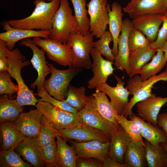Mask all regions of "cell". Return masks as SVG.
<instances>
[{
    "instance_id": "2e32d148",
    "label": "cell",
    "mask_w": 167,
    "mask_h": 167,
    "mask_svg": "<svg viewBox=\"0 0 167 167\" xmlns=\"http://www.w3.org/2000/svg\"><path fill=\"white\" fill-rule=\"evenodd\" d=\"M117 83L115 87H111L106 82L100 85L96 90L104 92L109 97L110 102L119 115H122L125 108L128 104L130 92L124 87L125 82L117 75H115Z\"/></svg>"
},
{
    "instance_id": "4316f807",
    "label": "cell",
    "mask_w": 167,
    "mask_h": 167,
    "mask_svg": "<svg viewBox=\"0 0 167 167\" xmlns=\"http://www.w3.org/2000/svg\"><path fill=\"white\" fill-rule=\"evenodd\" d=\"M126 167H144L147 166L145 146L131 139L124 158Z\"/></svg>"
},
{
    "instance_id": "3957f363",
    "label": "cell",
    "mask_w": 167,
    "mask_h": 167,
    "mask_svg": "<svg viewBox=\"0 0 167 167\" xmlns=\"http://www.w3.org/2000/svg\"><path fill=\"white\" fill-rule=\"evenodd\" d=\"M167 81V71L165 70L158 75L152 76L144 81L142 80L140 76L136 75L131 77L127 81L126 87L133 97L125 108L122 115L126 118H131L134 114L132 112L133 108L138 103L151 96L152 90L156 82Z\"/></svg>"
},
{
    "instance_id": "52a82bcc",
    "label": "cell",
    "mask_w": 167,
    "mask_h": 167,
    "mask_svg": "<svg viewBox=\"0 0 167 167\" xmlns=\"http://www.w3.org/2000/svg\"><path fill=\"white\" fill-rule=\"evenodd\" d=\"M36 107L58 130L71 128L83 124L78 114L66 111L49 103L38 100Z\"/></svg>"
},
{
    "instance_id": "d4e9b609",
    "label": "cell",
    "mask_w": 167,
    "mask_h": 167,
    "mask_svg": "<svg viewBox=\"0 0 167 167\" xmlns=\"http://www.w3.org/2000/svg\"><path fill=\"white\" fill-rule=\"evenodd\" d=\"M107 6L109 16V31L111 33L113 39L112 52L115 57L118 52V43L120 33L122 30L124 14L122 12L121 6L117 2L112 3L111 10L109 4L107 3Z\"/></svg>"
},
{
    "instance_id": "484cf974",
    "label": "cell",
    "mask_w": 167,
    "mask_h": 167,
    "mask_svg": "<svg viewBox=\"0 0 167 167\" xmlns=\"http://www.w3.org/2000/svg\"><path fill=\"white\" fill-rule=\"evenodd\" d=\"M0 131L2 138V150L15 148L27 137L20 131L14 122H1Z\"/></svg>"
},
{
    "instance_id": "ee69618b",
    "label": "cell",
    "mask_w": 167,
    "mask_h": 167,
    "mask_svg": "<svg viewBox=\"0 0 167 167\" xmlns=\"http://www.w3.org/2000/svg\"><path fill=\"white\" fill-rule=\"evenodd\" d=\"M167 40V14L164 15L162 26L158 32L156 41L150 45L151 47L156 50L162 49Z\"/></svg>"
},
{
    "instance_id": "4fadbf2b",
    "label": "cell",
    "mask_w": 167,
    "mask_h": 167,
    "mask_svg": "<svg viewBox=\"0 0 167 167\" xmlns=\"http://www.w3.org/2000/svg\"><path fill=\"white\" fill-rule=\"evenodd\" d=\"M90 55L93 61L91 66L93 76L88 81V87L92 89L106 82L109 76L113 74L114 69L112 66L113 62L103 58L94 48L91 49Z\"/></svg>"
},
{
    "instance_id": "d590c367",
    "label": "cell",
    "mask_w": 167,
    "mask_h": 167,
    "mask_svg": "<svg viewBox=\"0 0 167 167\" xmlns=\"http://www.w3.org/2000/svg\"><path fill=\"white\" fill-rule=\"evenodd\" d=\"M58 136H61L59 130L54 127L43 115L40 132L37 138L39 147L49 144Z\"/></svg>"
},
{
    "instance_id": "83f0119b",
    "label": "cell",
    "mask_w": 167,
    "mask_h": 167,
    "mask_svg": "<svg viewBox=\"0 0 167 167\" xmlns=\"http://www.w3.org/2000/svg\"><path fill=\"white\" fill-rule=\"evenodd\" d=\"M58 167H76L78 156L73 148L61 136L56 137Z\"/></svg>"
},
{
    "instance_id": "8d00e7d4",
    "label": "cell",
    "mask_w": 167,
    "mask_h": 167,
    "mask_svg": "<svg viewBox=\"0 0 167 167\" xmlns=\"http://www.w3.org/2000/svg\"><path fill=\"white\" fill-rule=\"evenodd\" d=\"M11 148L0 152V167H31L32 165L24 161L20 156Z\"/></svg>"
},
{
    "instance_id": "5bb4252c",
    "label": "cell",
    "mask_w": 167,
    "mask_h": 167,
    "mask_svg": "<svg viewBox=\"0 0 167 167\" xmlns=\"http://www.w3.org/2000/svg\"><path fill=\"white\" fill-rule=\"evenodd\" d=\"M61 136L66 141L86 142L93 140L103 143L110 141V138L101 131L83 124L74 127L59 130Z\"/></svg>"
},
{
    "instance_id": "ba28073f",
    "label": "cell",
    "mask_w": 167,
    "mask_h": 167,
    "mask_svg": "<svg viewBox=\"0 0 167 167\" xmlns=\"http://www.w3.org/2000/svg\"><path fill=\"white\" fill-rule=\"evenodd\" d=\"M78 115L83 124L101 131L110 138L111 133L120 126L109 122L102 116L92 95L87 96L86 104L79 111Z\"/></svg>"
},
{
    "instance_id": "9c48e42d",
    "label": "cell",
    "mask_w": 167,
    "mask_h": 167,
    "mask_svg": "<svg viewBox=\"0 0 167 167\" xmlns=\"http://www.w3.org/2000/svg\"><path fill=\"white\" fill-rule=\"evenodd\" d=\"M33 41L45 51L49 59L61 65L72 66V49L66 43H61L49 37L42 39L35 37Z\"/></svg>"
},
{
    "instance_id": "bcb514c9",
    "label": "cell",
    "mask_w": 167,
    "mask_h": 167,
    "mask_svg": "<svg viewBox=\"0 0 167 167\" xmlns=\"http://www.w3.org/2000/svg\"><path fill=\"white\" fill-rule=\"evenodd\" d=\"M157 122L158 126L162 129L167 136V112L159 114Z\"/></svg>"
},
{
    "instance_id": "6da1fadb",
    "label": "cell",
    "mask_w": 167,
    "mask_h": 167,
    "mask_svg": "<svg viewBox=\"0 0 167 167\" xmlns=\"http://www.w3.org/2000/svg\"><path fill=\"white\" fill-rule=\"evenodd\" d=\"M33 3L35 7L31 15L21 19L10 20L8 23L15 28L50 31L52 19L59 7L60 0L48 2L43 0H35Z\"/></svg>"
},
{
    "instance_id": "7dc6e473",
    "label": "cell",
    "mask_w": 167,
    "mask_h": 167,
    "mask_svg": "<svg viewBox=\"0 0 167 167\" xmlns=\"http://www.w3.org/2000/svg\"><path fill=\"white\" fill-rule=\"evenodd\" d=\"M102 162L103 167H126L124 164L118 162L109 155L105 158Z\"/></svg>"
},
{
    "instance_id": "b9f144b4",
    "label": "cell",
    "mask_w": 167,
    "mask_h": 167,
    "mask_svg": "<svg viewBox=\"0 0 167 167\" xmlns=\"http://www.w3.org/2000/svg\"><path fill=\"white\" fill-rule=\"evenodd\" d=\"M36 95L41 97L39 100L48 102L54 106L57 107L72 113L78 114V110L64 101L59 100L50 95L43 87Z\"/></svg>"
},
{
    "instance_id": "60d3db41",
    "label": "cell",
    "mask_w": 167,
    "mask_h": 167,
    "mask_svg": "<svg viewBox=\"0 0 167 167\" xmlns=\"http://www.w3.org/2000/svg\"><path fill=\"white\" fill-rule=\"evenodd\" d=\"M128 43L130 53L149 45L150 43L141 32L133 27L128 34Z\"/></svg>"
},
{
    "instance_id": "816d5d0a",
    "label": "cell",
    "mask_w": 167,
    "mask_h": 167,
    "mask_svg": "<svg viewBox=\"0 0 167 167\" xmlns=\"http://www.w3.org/2000/svg\"><path fill=\"white\" fill-rule=\"evenodd\" d=\"M161 143L167 155V143Z\"/></svg>"
},
{
    "instance_id": "ffe728a7",
    "label": "cell",
    "mask_w": 167,
    "mask_h": 167,
    "mask_svg": "<svg viewBox=\"0 0 167 167\" xmlns=\"http://www.w3.org/2000/svg\"><path fill=\"white\" fill-rule=\"evenodd\" d=\"M164 15L159 14H148L138 17L131 21L132 26L141 32L150 43H152L157 38Z\"/></svg>"
},
{
    "instance_id": "7c38bea8",
    "label": "cell",
    "mask_w": 167,
    "mask_h": 167,
    "mask_svg": "<svg viewBox=\"0 0 167 167\" xmlns=\"http://www.w3.org/2000/svg\"><path fill=\"white\" fill-rule=\"evenodd\" d=\"M132 19L148 14H167V0H130L123 8Z\"/></svg>"
},
{
    "instance_id": "44dd1931",
    "label": "cell",
    "mask_w": 167,
    "mask_h": 167,
    "mask_svg": "<svg viewBox=\"0 0 167 167\" xmlns=\"http://www.w3.org/2000/svg\"><path fill=\"white\" fill-rule=\"evenodd\" d=\"M132 27L131 21L130 19L126 18L123 20L121 34L119 36L118 43V52L113 62L117 69L122 71L125 70L126 73L129 67L130 54L128 35Z\"/></svg>"
},
{
    "instance_id": "c3c4849f",
    "label": "cell",
    "mask_w": 167,
    "mask_h": 167,
    "mask_svg": "<svg viewBox=\"0 0 167 167\" xmlns=\"http://www.w3.org/2000/svg\"><path fill=\"white\" fill-rule=\"evenodd\" d=\"M10 51L6 43L0 39V58H7Z\"/></svg>"
},
{
    "instance_id": "f6af8a7d",
    "label": "cell",
    "mask_w": 167,
    "mask_h": 167,
    "mask_svg": "<svg viewBox=\"0 0 167 167\" xmlns=\"http://www.w3.org/2000/svg\"><path fill=\"white\" fill-rule=\"evenodd\" d=\"M76 167H102L103 162L94 158H82L78 157L76 162Z\"/></svg>"
},
{
    "instance_id": "7bdbcfd3",
    "label": "cell",
    "mask_w": 167,
    "mask_h": 167,
    "mask_svg": "<svg viewBox=\"0 0 167 167\" xmlns=\"http://www.w3.org/2000/svg\"><path fill=\"white\" fill-rule=\"evenodd\" d=\"M7 71L0 72V94L8 95L10 97L17 93L19 90L18 85L11 81Z\"/></svg>"
},
{
    "instance_id": "f1b7e54d",
    "label": "cell",
    "mask_w": 167,
    "mask_h": 167,
    "mask_svg": "<svg viewBox=\"0 0 167 167\" xmlns=\"http://www.w3.org/2000/svg\"><path fill=\"white\" fill-rule=\"evenodd\" d=\"M131 119L129 120L124 116L118 114L117 121L132 139L140 142L145 146L141 135L143 127V120L135 114Z\"/></svg>"
},
{
    "instance_id": "7a4b0ae2",
    "label": "cell",
    "mask_w": 167,
    "mask_h": 167,
    "mask_svg": "<svg viewBox=\"0 0 167 167\" xmlns=\"http://www.w3.org/2000/svg\"><path fill=\"white\" fill-rule=\"evenodd\" d=\"M26 58L19 49L16 48L11 51L7 58V71L10 76L16 80L19 87L16 101L21 106L32 105L36 106L38 101L33 92L24 83L21 70L25 66L30 64V61H25Z\"/></svg>"
},
{
    "instance_id": "8992f818",
    "label": "cell",
    "mask_w": 167,
    "mask_h": 167,
    "mask_svg": "<svg viewBox=\"0 0 167 167\" xmlns=\"http://www.w3.org/2000/svg\"><path fill=\"white\" fill-rule=\"evenodd\" d=\"M93 37L89 31L84 35L75 32L69 35L66 43L72 49V67L86 69L92 68L90 55L91 49L94 47Z\"/></svg>"
},
{
    "instance_id": "5b68a950",
    "label": "cell",
    "mask_w": 167,
    "mask_h": 167,
    "mask_svg": "<svg viewBox=\"0 0 167 167\" xmlns=\"http://www.w3.org/2000/svg\"><path fill=\"white\" fill-rule=\"evenodd\" d=\"M51 71L49 78L45 80L43 88L49 94L56 99L64 101L66 97L69 84L81 71V68L69 67L64 70H59L50 63H48Z\"/></svg>"
},
{
    "instance_id": "cb8c5ba5",
    "label": "cell",
    "mask_w": 167,
    "mask_h": 167,
    "mask_svg": "<svg viewBox=\"0 0 167 167\" xmlns=\"http://www.w3.org/2000/svg\"><path fill=\"white\" fill-rule=\"evenodd\" d=\"M39 148L36 138L27 137L15 148V150L34 166L44 167Z\"/></svg>"
},
{
    "instance_id": "d6986e66",
    "label": "cell",
    "mask_w": 167,
    "mask_h": 167,
    "mask_svg": "<svg viewBox=\"0 0 167 167\" xmlns=\"http://www.w3.org/2000/svg\"><path fill=\"white\" fill-rule=\"evenodd\" d=\"M167 103V96L152 95L136 104L137 115L146 122L158 126L157 119L161 107Z\"/></svg>"
},
{
    "instance_id": "8fae6325",
    "label": "cell",
    "mask_w": 167,
    "mask_h": 167,
    "mask_svg": "<svg viewBox=\"0 0 167 167\" xmlns=\"http://www.w3.org/2000/svg\"><path fill=\"white\" fill-rule=\"evenodd\" d=\"M20 44L29 47L32 50L33 55L30 61L37 71L38 75L30 86L32 89L36 87L38 92L43 87L46 77L51 73L50 68L46 61L45 52L42 48L39 49L30 38L22 40Z\"/></svg>"
},
{
    "instance_id": "f35d334b",
    "label": "cell",
    "mask_w": 167,
    "mask_h": 167,
    "mask_svg": "<svg viewBox=\"0 0 167 167\" xmlns=\"http://www.w3.org/2000/svg\"><path fill=\"white\" fill-rule=\"evenodd\" d=\"M113 36L109 31L105 32L99 39L94 42V48L96 49L102 56L109 61L113 62L115 57L113 55L112 49L109 46V44L113 41Z\"/></svg>"
},
{
    "instance_id": "603a6c76",
    "label": "cell",
    "mask_w": 167,
    "mask_h": 167,
    "mask_svg": "<svg viewBox=\"0 0 167 167\" xmlns=\"http://www.w3.org/2000/svg\"><path fill=\"white\" fill-rule=\"evenodd\" d=\"M156 50L150 44L130 53L129 67L127 74L130 78L139 74L144 66L151 60Z\"/></svg>"
},
{
    "instance_id": "30bf717a",
    "label": "cell",
    "mask_w": 167,
    "mask_h": 167,
    "mask_svg": "<svg viewBox=\"0 0 167 167\" xmlns=\"http://www.w3.org/2000/svg\"><path fill=\"white\" fill-rule=\"evenodd\" d=\"M107 0H91L87 4L89 16V31L93 36L100 38L109 24Z\"/></svg>"
},
{
    "instance_id": "1f68e13d",
    "label": "cell",
    "mask_w": 167,
    "mask_h": 167,
    "mask_svg": "<svg viewBox=\"0 0 167 167\" xmlns=\"http://www.w3.org/2000/svg\"><path fill=\"white\" fill-rule=\"evenodd\" d=\"M22 106L17 102L16 99L9 98L3 96L0 98V122H14L23 113Z\"/></svg>"
},
{
    "instance_id": "ab89813d",
    "label": "cell",
    "mask_w": 167,
    "mask_h": 167,
    "mask_svg": "<svg viewBox=\"0 0 167 167\" xmlns=\"http://www.w3.org/2000/svg\"><path fill=\"white\" fill-rule=\"evenodd\" d=\"M41 156L47 167H58L57 145L55 139L45 146L39 147Z\"/></svg>"
},
{
    "instance_id": "7402d4cb",
    "label": "cell",
    "mask_w": 167,
    "mask_h": 167,
    "mask_svg": "<svg viewBox=\"0 0 167 167\" xmlns=\"http://www.w3.org/2000/svg\"><path fill=\"white\" fill-rule=\"evenodd\" d=\"M132 139L120 126L110 135L109 155L118 162L124 164V158Z\"/></svg>"
},
{
    "instance_id": "db71d44e",
    "label": "cell",
    "mask_w": 167,
    "mask_h": 167,
    "mask_svg": "<svg viewBox=\"0 0 167 167\" xmlns=\"http://www.w3.org/2000/svg\"><path fill=\"white\" fill-rule=\"evenodd\" d=\"M165 70H166L167 71V65L166 66V68H165Z\"/></svg>"
},
{
    "instance_id": "f546056e",
    "label": "cell",
    "mask_w": 167,
    "mask_h": 167,
    "mask_svg": "<svg viewBox=\"0 0 167 167\" xmlns=\"http://www.w3.org/2000/svg\"><path fill=\"white\" fill-rule=\"evenodd\" d=\"M147 166L148 167H167V155L161 143L154 145L144 140Z\"/></svg>"
},
{
    "instance_id": "e575fe53",
    "label": "cell",
    "mask_w": 167,
    "mask_h": 167,
    "mask_svg": "<svg viewBox=\"0 0 167 167\" xmlns=\"http://www.w3.org/2000/svg\"><path fill=\"white\" fill-rule=\"evenodd\" d=\"M143 122L141 135L143 138L154 145L160 143H167V136L161 128L143 120Z\"/></svg>"
},
{
    "instance_id": "f907efd6",
    "label": "cell",
    "mask_w": 167,
    "mask_h": 167,
    "mask_svg": "<svg viewBox=\"0 0 167 167\" xmlns=\"http://www.w3.org/2000/svg\"><path fill=\"white\" fill-rule=\"evenodd\" d=\"M162 49L164 53L165 57L167 61V40L165 43Z\"/></svg>"
},
{
    "instance_id": "f5cc1de1",
    "label": "cell",
    "mask_w": 167,
    "mask_h": 167,
    "mask_svg": "<svg viewBox=\"0 0 167 167\" xmlns=\"http://www.w3.org/2000/svg\"><path fill=\"white\" fill-rule=\"evenodd\" d=\"M44 0V1H48L49 2H51L54 0Z\"/></svg>"
},
{
    "instance_id": "4dcf8cb0",
    "label": "cell",
    "mask_w": 167,
    "mask_h": 167,
    "mask_svg": "<svg viewBox=\"0 0 167 167\" xmlns=\"http://www.w3.org/2000/svg\"><path fill=\"white\" fill-rule=\"evenodd\" d=\"M75 13L76 21L75 32L84 35L89 30L90 20L86 8V0H71Z\"/></svg>"
},
{
    "instance_id": "836d02e7",
    "label": "cell",
    "mask_w": 167,
    "mask_h": 167,
    "mask_svg": "<svg viewBox=\"0 0 167 167\" xmlns=\"http://www.w3.org/2000/svg\"><path fill=\"white\" fill-rule=\"evenodd\" d=\"M167 62L162 49H157L156 54L151 61L146 64L141 71L139 74L142 80H145L156 75L166 65Z\"/></svg>"
},
{
    "instance_id": "681fc988",
    "label": "cell",
    "mask_w": 167,
    "mask_h": 167,
    "mask_svg": "<svg viewBox=\"0 0 167 167\" xmlns=\"http://www.w3.org/2000/svg\"><path fill=\"white\" fill-rule=\"evenodd\" d=\"M7 58H0V72L7 71Z\"/></svg>"
},
{
    "instance_id": "277c9868",
    "label": "cell",
    "mask_w": 167,
    "mask_h": 167,
    "mask_svg": "<svg viewBox=\"0 0 167 167\" xmlns=\"http://www.w3.org/2000/svg\"><path fill=\"white\" fill-rule=\"evenodd\" d=\"M76 21L68 0H60L59 7L52 19L49 37L66 43L69 35L75 32Z\"/></svg>"
},
{
    "instance_id": "e0dca14e",
    "label": "cell",
    "mask_w": 167,
    "mask_h": 167,
    "mask_svg": "<svg viewBox=\"0 0 167 167\" xmlns=\"http://www.w3.org/2000/svg\"><path fill=\"white\" fill-rule=\"evenodd\" d=\"M1 25L5 31L0 33V39L6 43L11 51L13 50L16 43L19 40L32 37L49 38L50 34V31L14 28L11 26L8 21L2 23Z\"/></svg>"
},
{
    "instance_id": "ac0fdd59",
    "label": "cell",
    "mask_w": 167,
    "mask_h": 167,
    "mask_svg": "<svg viewBox=\"0 0 167 167\" xmlns=\"http://www.w3.org/2000/svg\"><path fill=\"white\" fill-rule=\"evenodd\" d=\"M43 115L36 108L27 112L22 113L14 122L25 136L37 138L40 132Z\"/></svg>"
},
{
    "instance_id": "d6a6232c",
    "label": "cell",
    "mask_w": 167,
    "mask_h": 167,
    "mask_svg": "<svg viewBox=\"0 0 167 167\" xmlns=\"http://www.w3.org/2000/svg\"><path fill=\"white\" fill-rule=\"evenodd\" d=\"M106 94L104 92L96 90L92 95L95 98L98 110L102 116L109 122L119 126L117 121L118 114Z\"/></svg>"
},
{
    "instance_id": "74e56055",
    "label": "cell",
    "mask_w": 167,
    "mask_h": 167,
    "mask_svg": "<svg viewBox=\"0 0 167 167\" xmlns=\"http://www.w3.org/2000/svg\"><path fill=\"white\" fill-rule=\"evenodd\" d=\"M87 96L85 94V88L84 86L76 88L69 85L66 99L64 101L79 111L85 105Z\"/></svg>"
},
{
    "instance_id": "9a60e30c",
    "label": "cell",
    "mask_w": 167,
    "mask_h": 167,
    "mask_svg": "<svg viewBox=\"0 0 167 167\" xmlns=\"http://www.w3.org/2000/svg\"><path fill=\"white\" fill-rule=\"evenodd\" d=\"M69 141L78 157L94 158L103 162L109 156L110 141L103 143L96 140L86 142H78L73 140Z\"/></svg>"
}]
</instances>
